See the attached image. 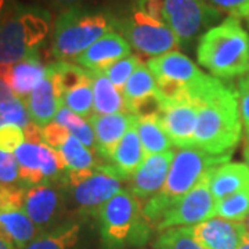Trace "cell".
<instances>
[{
  "label": "cell",
  "instance_id": "obj_18",
  "mask_svg": "<svg viewBox=\"0 0 249 249\" xmlns=\"http://www.w3.org/2000/svg\"><path fill=\"white\" fill-rule=\"evenodd\" d=\"M132 54V47L115 31L108 32L73 61L90 72H104L112 64Z\"/></svg>",
  "mask_w": 249,
  "mask_h": 249
},
{
  "label": "cell",
  "instance_id": "obj_26",
  "mask_svg": "<svg viewBox=\"0 0 249 249\" xmlns=\"http://www.w3.org/2000/svg\"><path fill=\"white\" fill-rule=\"evenodd\" d=\"M157 93H158L157 79L150 71L148 65L142 61V64L136 68V71L126 82L124 91H122L127 111L134 103L148 97V96H152V94H157Z\"/></svg>",
  "mask_w": 249,
  "mask_h": 249
},
{
  "label": "cell",
  "instance_id": "obj_36",
  "mask_svg": "<svg viewBox=\"0 0 249 249\" xmlns=\"http://www.w3.org/2000/svg\"><path fill=\"white\" fill-rule=\"evenodd\" d=\"M27 187L0 183V211H21L24 208Z\"/></svg>",
  "mask_w": 249,
  "mask_h": 249
},
{
  "label": "cell",
  "instance_id": "obj_14",
  "mask_svg": "<svg viewBox=\"0 0 249 249\" xmlns=\"http://www.w3.org/2000/svg\"><path fill=\"white\" fill-rule=\"evenodd\" d=\"M24 104L31 121L37 126L43 127L53 122L57 111L64 104V91L60 86L53 62L47 65L46 78L24 100Z\"/></svg>",
  "mask_w": 249,
  "mask_h": 249
},
{
  "label": "cell",
  "instance_id": "obj_11",
  "mask_svg": "<svg viewBox=\"0 0 249 249\" xmlns=\"http://www.w3.org/2000/svg\"><path fill=\"white\" fill-rule=\"evenodd\" d=\"M14 157L18 162V175L22 186L53 183L61 178L62 172H67L58 151L46 144L22 142Z\"/></svg>",
  "mask_w": 249,
  "mask_h": 249
},
{
  "label": "cell",
  "instance_id": "obj_38",
  "mask_svg": "<svg viewBox=\"0 0 249 249\" xmlns=\"http://www.w3.org/2000/svg\"><path fill=\"white\" fill-rule=\"evenodd\" d=\"M71 136L70 130L67 127H64L61 124L52 122V124H46L42 127V137L43 142L46 145H49L50 148H53L55 151L60 150L64 142H67V139Z\"/></svg>",
  "mask_w": 249,
  "mask_h": 249
},
{
  "label": "cell",
  "instance_id": "obj_50",
  "mask_svg": "<svg viewBox=\"0 0 249 249\" xmlns=\"http://www.w3.org/2000/svg\"><path fill=\"white\" fill-rule=\"evenodd\" d=\"M245 226H247V230H248L249 232V216L247 217V220H245Z\"/></svg>",
  "mask_w": 249,
  "mask_h": 249
},
{
  "label": "cell",
  "instance_id": "obj_28",
  "mask_svg": "<svg viewBox=\"0 0 249 249\" xmlns=\"http://www.w3.org/2000/svg\"><path fill=\"white\" fill-rule=\"evenodd\" d=\"M67 172H83L94 169L97 166V160L93 154V150L88 148L75 136H70L67 142L58 150Z\"/></svg>",
  "mask_w": 249,
  "mask_h": 249
},
{
  "label": "cell",
  "instance_id": "obj_51",
  "mask_svg": "<svg viewBox=\"0 0 249 249\" xmlns=\"http://www.w3.org/2000/svg\"><path fill=\"white\" fill-rule=\"evenodd\" d=\"M137 1H140V0H137Z\"/></svg>",
  "mask_w": 249,
  "mask_h": 249
},
{
  "label": "cell",
  "instance_id": "obj_47",
  "mask_svg": "<svg viewBox=\"0 0 249 249\" xmlns=\"http://www.w3.org/2000/svg\"><path fill=\"white\" fill-rule=\"evenodd\" d=\"M240 18H244V19L247 21V24H248V27H249V6L242 11V14H241Z\"/></svg>",
  "mask_w": 249,
  "mask_h": 249
},
{
  "label": "cell",
  "instance_id": "obj_30",
  "mask_svg": "<svg viewBox=\"0 0 249 249\" xmlns=\"http://www.w3.org/2000/svg\"><path fill=\"white\" fill-rule=\"evenodd\" d=\"M214 216L231 222H245L249 216V188L217 201Z\"/></svg>",
  "mask_w": 249,
  "mask_h": 249
},
{
  "label": "cell",
  "instance_id": "obj_31",
  "mask_svg": "<svg viewBox=\"0 0 249 249\" xmlns=\"http://www.w3.org/2000/svg\"><path fill=\"white\" fill-rule=\"evenodd\" d=\"M64 104L76 115L82 116L83 119H90L93 115L91 111L94 104L91 80L67 91L64 94Z\"/></svg>",
  "mask_w": 249,
  "mask_h": 249
},
{
  "label": "cell",
  "instance_id": "obj_33",
  "mask_svg": "<svg viewBox=\"0 0 249 249\" xmlns=\"http://www.w3.org/2000/svg\"><path fill=\"white\" fill-rule=\"evenodd\" d=\"M53 65L64 94L67 91L91 80L90 71L82 68V67H78L75 64H70L67 61H57L53 62Z\"/></svg>",
  "mask_w": 249,
  "mask_h": 249
},
{
  "label": "cell",
  "instance_id": "obj_45",
  "mask_svg": "<svg viewBox=\"0 0 249 249\" xmlns=\"http://www.w3.org/2000/svg\"><path fill=\"white\" fill-rule=\"evenodd\" d=\"M9 1L10 0H0V17L4 14V11L9 9Z\"/></svg>",
  "mask_w": 249,
  "mask_h": 249
},
{
  "label": "cell",
  "instance_id": "obj_7",
  "mask_svg": "<svg viewBox=\"0 0 249 249\" xmlns=\"http://www.w3.org/2000/svg\"><path fill=\"white\" fill-rule=\"evenodd\" d=\"M137 9L163 22L181 46L191 43L219 17L204 0H140Z\"/></svg>",
  "mask_w": 249,
  "mask_h": 249
},
{
  "label": "cell",
  "instance_id": "obj_9",
  "mask_svg": "<svg viewBox=\"0 0 249 249\" xmlns=\"http://www.w3.org/2000/svg\"><path fill=\"white\" fill-rule=\"evenodd\" d=\"M114 29L130 47L151 58L175 52L180 46L175 34L163 22L137 7L126 17L115 18Z\"/></svg>",
  "mask_w": 249,
  "mask_h": 249
},
{
  "label": "cell",
  "instance_id": "obj_46",
  "mask_svg": "<svg viewBox=\"0 0 249 249\" xmlns=\"http://www.w3.org/2000/svg\"><path fill=\"white\" fill-rule=\"evenodd\" d=\"M238 249H249V232L245 234V237H244V240L241 242L240 248Z\"/></svg>",
  "mask_w": 249,
  "mask_h": 249
},
{
  "label": "cell",
  "instance_id": "obj_8",
  "mask_svg": "<svg viewBox=\"0 0 249 249\" xmlns=\"http://www.w3.org/2000/svg\"><path fill=\"white\" fill-rule=\"evenodd\" d=\"M147 65L157 79L158 94L163 100V104L191 100V90L206 78V73L201 71L187 55L176 50L150 58Z\"/></svg>",
  "mask_w": 249,
  "mask_h": 249
},
{
  "label": "cell",
  "instance_id": "obj_29",
  "mask_svg": "<svg viewBox=\"0 0 249 249\" xmlns=\"http://www.w3.org/2000/svg\"><path fill=\"white\" fill-rule=\"evenodd\" d=\"M53 122L67 127L70 133L75 136L79 142H83L88 148L96 150V136H94V130L91 124L82 116L72 112L65 104H62L60 109L57 111Z\"/></svg>",
  "mask_w": 249,
  "mask_h": 249
},
{
  "label": "cell",
  "instance_id": "obj_25",
  "mask_svg": "<svg viewBox=\"0 0 249 249\" xmlns=\"http://www.w3.org/2000/svg\"><path fill=\"white\" fill-rule=\"evenodd\" d=\"M136 130L140 137L145 157L169 151L173 145L158 116L137 118Z\"/></svg>",
  "mask_w": 249,
  "mask_h": 249
},
{
  "label": "cell",
  "instance_id": "obj_20",
  "mask_svg": "<svg viewBox=\"0 0 249 249\" xmlns=\"http://www.w3.org/2000/svg\"><path fill=\"white\" fill-rule=\"evenodd\" d=\"M46 75L47 65L42 64L37 53L11 65H0V78L9 83L16 97L22 101L40 85Z\"/></svg>",
  "mask_w": 249,
  "mask_h": 249
},
{
  "label": "cell",
  "instance_id": "obj_4",
  "mask_svg": "<svg viewBox=\"0 0 249 249\" xmlns=\"http://www.w3.org/2000/svg\"><path fill=\"white\" fill-rule=\"evenodd\" d=\"M50 31V14L35 6H10L0 17V65L37 53Z\"/></svg>",
  "mask_w": 249,
  "mask_h": 249
},
{
  "label": "cell",
  "instance_id": "obj_15",
  "mask_svg": "<svg viewBox=\"0 0 249 249\" xmlns=\"http://www.w3.org/2000/svg\"><path fill=\"white\" fill-rule=\"evenodd\" d=\"M64 194L53 183L27 187L22 211L35 223L40 232L49 229L61 213Z\"/></svg>",
  "mask_w": 249,
  "mask_h": 249
},
{
  "label": "cell",
  "instance_id": "obj_35",
  "mask_svg": "<svg viewBox=\"0 0 249 249\" xmlns=\"http://www.w3.org/2000/svg\"><path fill=\"white\" fill-rule=\"evenodd\" d=\"M29 122L31 118L22 100L14 97L0 103V127L6 124H16L24 129Z\"/></svg>",
  "mask_w": 249,
  "mask_h": 249
},
{
  "label": "cell",
  "instance_id": "obj_2",
  "mask_svg": "<svg viewBox=\"0 0 249 249\" xmlns=\"http://www.w3.org/2000/svg\"><path fill=\"white\" fill-rule=\"evenodd\" d=\"M196 60L217 79H231L249 72V34L240 18L227 17L202 34Z\"/></svg>",
  "mask_w": 249,
  "mask_h": 249
},
{
  "label": "cell",
  "instance_id": "obj_32",
  "mask_svg": "<svg viewBox=\"0 0 249 249\" xmlns=\"http://www.w3.org/2000/svg\"><path fill=\"white\" fill-rule=\"evenodd\" d=\"M155 249H206L198 244L188 231V227H175L160 231L154 242Z\"/></svg>",
  "mask_w": 249,
  "mask_h": 249
},
{
  "label": "cell",
  "instance_id": "obj_41",
  "mask_svg": "<svg viewBox=\"0 0 249 249\" xmlns=\"http://www.w3.org/2000/svg\"><path fill=\"white\" fill-rule=\"evenodd\" d=\"M216 11L230 14V17L240 18L242 11L249 6V0H204Z\"/></svg>",
  "mask_w": 249,
  "mask_h": 249
},
{
  "label": "cell",
  "instance_id": "obj_34",
  "mask_svg": "<svg viewBox=\"0 0 249 249\" xmlns=\"http://www.w3.org/2000/svg\"><path fill=\"white\" fill-rule=\"evenodd\" d=\"M140 64H142V60L137 55L130 54V55L124 57L122 60L116 61L115 64H112L108 70L104 71V73H106V76H107L108 79L112 82V85L115 86L116 89L122 93L126 82L129 80V78L132 76V73L136 71V68Z\"/></svg>",
  "mask_w": 249,
  "mask_h": 249
},
{
  "label": "cell",
  "instance_id": "obj_44",
  "mask_svg": "<svg viewBox=\"0 0 249 249\" xmlns=\"http://www.w3.org/2000/svg\"><path fill=\"white\" fill-rule=\"evenodd\" d=\"M53 6H57V7H73V6H78L80 1H85V0H49Z\"/></svg>",
  "mask_w": 249,
  "mask_h": 249
},
{
  "label": "cell",
  "instance_id": "obj_43",
  "mask_svg": "<svg viewBox=\"0 0 249 249\" xmlns=\"http://www.w3.org/2000/svg\"><path fill=\"white\" fill-rule=\"evenodd\" d=\"M14 97H16V94H14L13 89L10 88L9 83L3 79V78H0V103L11 100V98Z\"/></svg>",
  "mask_w": 249,
  "mask_h": 249
},
{
  "label": "cell",
  "instance_id": "obj_19",
  "mask_svg": "<svg viewBox=\"0 0 249 249\" xmlns=\"http://www.w3.org/2000/svg\"><path fill=\"white\" fill-rule=\"evenodd\" d=\"M137 116L129 112H118L111 115H96L90 118V124L96 136V151L106 160H109L118 142L124 133L136 124Z\"/></svg>",
  "mask_w": 249,
  "mask_h": 249
},
{
  "label": "cell",
  "instance_id": "obj_6",
  "mask_svg": "<svg viewBox=\"0 0 249 249\" xmlns=\"http://www.w3.org/2000/svg\"><path fill=\"white\" fill-rule=\"evenodd\" d=\"M101 237L108 248L124 244H142L148 237L150 224L142 216V208L132 191L122 190L97 211Z\"/></svg>",
  "mask_w": 249,
  "mask_h": 249
},
{
  "label": "cell",
  "instance_id": "obj_13",
  "mask_svg": "<svg viewBox=\"0 0 249 249\" xmlns=\"http://www.w3.org/2000/svg\"><path fill=\"white\" fill-rule=\"evenodd\" d=\"M198 104L194 100H180L163 104L160 124L173 145L178 148L196 147V133Z\"/></svg>",
  "mask_w": 249,
  "mask_h": 249
},
{
  "label": "cell",
  "instance_id": "obj_21",
  "mask_svg": "<svg viewBox=\"0 0 249 249\" xmlns=\"http://www.w3.org/2000/svg\"><path fill=\"white\" fill-rule=\"evenodd\" d=\"M249 188V165L242 162H227L209 173V190L214 201Z\"/></svg>",
  "mask_w": 249,
  "mask_h": 249
},
{
  "label": "cell",
  "instance_id": "obj_22",
  "mask_svg": "<svg viewBox=\"0 0 249 249\" xmlns=\"http://www.w3.org/2000/svg\"><path fill=\"white\" fill-rule=\"evenodd\" d=\"M42 232L21 211H0V238L14 249H24Z\"/></svg>",
  "mask_w": 249,
  "mask_h": 249
},
{
  "label": "cell",
  "instance_id": "obj_39",
  "mask_svg": "<svg viewBox=\"0 0 249 249\" xmlns=\"http://www.w3.org/2000/svg\"><path fill=\"white\" fill-rule=\"evenodd\" d=\"M18 180V162L14 154L0 151V183L11 186L16 184Z\"/></svg>",
  "mask_w": 249,
  "mask_h": 249
},
{
  "label": "cell",
  "instance_id": "obj_10",
  "mask_svg": "<svg viewBox=\"0 0 249 249\" xmlns=\"http://www.w3.org/2000/svg\"><path fill=\"white\" fill-rule=\"evenodd\" d=\"M209 173H206L188 193L170 205L155 227L158 231L175 227H191L213 217L216 202L209 190Z\"/></svg>",
  "mask_w": 249,
  "mask_h": 249
},
{
  "label": "cell",
  "instance_id": "obj_27",
  "mask_svg": "<svg viewBox=\"0 0 249 249\" xmlns=\"http://www.w3.org/2000/svg\"><path fill=\"white\" fill-rule=\"evenodd\" d=\"M79 234L80 224L65 223L42 232L24 249H71L79 240Z\"/></svg>",
  "mask_w": 249,
  "mask_h": 249
},
{
  "label": "cell",
  "instance_id": "obj_40",
  "mask_svg": "<svg viewBox=\"0 0 249 249\" xmlns=\"http://www.w3.org/2000/svg\"><path fill=\"white\" fill-rule=\"evenodd\" d=\"M237 94H238L241 121H242V124L245 127L247 142H249V72L240 79Z\"/></svg>",
  "mask_w": 249,
  "mask_h": 249
},
{
  "label": "cell",
  "instance_id": "obj_1",
  "mask_svg": "<svg viewBox=\"0 0 249 249\" xmlns=\"http://www.w3.org/2000/svg\"><path fill=\"white\" fill-rule=\"evenodd\" d=\"M190 98L198 104L196 147L213 155L234 151L242 134L238 94L220 79L206 75Z\"/></svg>",
  "mask_w": 249,
  "mask_h": 249
},
{
  "label": "cell",
  "instance_id": "obj_48",
  "mask_svg": "<svg viewBox=\"0 0 249 249\" xmlns=\"http://www.w3.org/2000/svg\"><path fill=\"white\" fill-rule=\"evenodd\" d=\"M0 249H14V248H13L11 245H9L7 242H4V241L0 238Z\"/></svg>",
  "mask_w": 249,
  "mask_h": 249
},
{
  "label": "cell",
  "instance_id": "obj_23",
  "mask_svg": "<svg viewBox=\"0 0 249 249\" xmlns=\"http://www.w3.org/2000/svg\"><path fill=\"white\" fill-rule=\"evenodd\" d=\"M145 154L142 150V142L136 130V124L124 133L122 140L118 142L115 151L109 158L111 165L115 168L124 178L130 180L133 173L140 166Z\"/></svg>",
  "mask_w": 249,
  "mask_h": 249
},
{
  "label": "cell",
  "instance_id": "obj_17",
  "mask_svg": "<svg viewBox=\"0 0 249 249\" xmlns=\"http://www.w3.org/2000/svg\"><path fill=\"white\" fill-rule=\"evenodd\" d=\"M175 152L169 150L145 157L130 178V191L137 198H152L165 186Z\"/></svg>",
  "mask_w": 249,
  "mask_h": 249
},
{
  "label": "cell",
  "instance_id": "obj_42",
  "mask_svg": "<svg viewBox=\"0 0 249 249\" xmlns=\"http://www.w3.org/2000/svg\"><path fill=\"white\" fill-rule=\"evenodd\" d=\"M24 134H25V142H32V144H45L43 137H42V127L34 124L32 121L24 127Z\"/></svg>",
  "mask_w": 249,
  "mask_h": 249
},
{
  "label": "cell",
  "instance_id": "obj_49",
  "mask_svg": "<svg viewBox=\"0 0 249 249\" xmlns=\"http://www.w3.org/2000/svg\"><path fill=\"white\" fill-rule=\"evenodd\" d=\"M244 154H245V158H247V162H248V165H249V142H247V145H245V151H244Z\"/></svg>",
  "mask_w": 249,
  "mask_h": 249
},
{
  "label": "cell",
  "instance_id": "obj_24",
  "mask_svg": "<svg viewBox=\"0 0 249 249\" xmlns=\"http://www.w3.org/2000/svg\"><path fill=\"white\" fill-rule=\"evenodd\" d=\"M93 88V111L96 115H111L118 112H129L122 93L112 85L104 72H90ZM130 114V112H129Z\"/></svg>",
  "mask_w": 249,
  "mask_h": 249
},
{
  "label": "cell",
  "instance_id": "obj_16",
  "mask_svg": "<svg viewBox=\"0 0 249 249\" xmlns=\"http://www.w3.org/2000/svg\"><path fill=\"white\" fill-rule=\"evenodd\" d=\"M191 237L206 249H238L248 232L244 223L213 216L188 227Z\"/></svg>",
  "mask_w": 249,
  "mask_h": 249
},
{
  "label": "cell",
  "instance_id": "obj_12",
  "mask_svg": "<svg viewBox=\"0 0 249 249\" xmlns=\"http://www.w3.org/2000/svg\"><path fill=\"white\" fill-rule=\"evenodd\" d=\"M127 181L112 165L98 163L85 180L70 187L73 202L82 212L97 213L112 196L122 191V183Z\"/></svg>",
  "mask_w": 249,
  "mask_h": 249
},
{
  "label": "cell",
  "instance_id": "obj_3",
  "mask_svg": "<svg viewBox=\"0 0 249 249\" xmlns=\"http://www.w3.org/2000/svg\"><path fill=\"white\" fill-rule=\"evenodd\" d=\"M232 152L213 155L199 147L180 148L175 152L165 186L142 206V216L150 226L157 227L169 206L188 193L196 183L214 168L227 163Z\"/></svg>",
  "mask_w": 249,
  "mask_h": 249
},
{
  "label": "cell",
  "instance_id": "obj_5",
  "mask_svg": "<svg viewBox=\"0 0 249 249\" xmlns=\"http://www.w3.org/2000/svg\"><path fill=\"white\" fill-rule=\"evenodd\" d=\"M115 18L101 10L73 6L54 21L53 55L60 61L75 60L100 37L115 31Z\"/></svg>",
  "mask_w": 249,
  "mask_h": 249
},
{
  "label": "cell",
  "instance_id": "obj_37",
  "mask_svg": "<svg viewBox=\"0 0 249 249\" xmlns=\"http://www.w3.org/2000/svg\"><path fill=\"white\" fill-rule=\"evenodd\" d=\"M22 142H25L22 127L16 124H6L0 127V151L14 154Z\"/></svg>",
  "mask_w": 249,
  "mask_h": 249
}]
</instances>
